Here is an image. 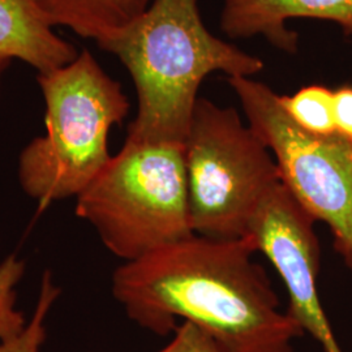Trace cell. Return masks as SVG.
I'll list each match as a JSON object with an SVG mask.
<instances>
[{
	"label": "cell",
	"instance_id": "cell-1",
	"mask_svg": "<svg viewBox=\"0 0 352 352\" xmlns=\"http://www.w3.org/2000/svg\"><path fill=\"white\" fill-rule=\"evenodd\" d=\"M256 252L251 236L193 234L120 265L113 298L131 320L162 337L183 317L222 352H294V340L305 331L280 312L276 289L253 260Z\"/></svg>",
	"mask_w": 352,
	"mask_h": 352
},
{
	"label": "cell",
	"instance_id": "cell-2",
	"mask_svg": "<svg viewBox=\"0 0 352 352\" xmlns=\"http://www.w3.org/2000/svg\"><path fill=\"white\" fill-rule=\"evenodd\" d=\"M100 47L132 77L138 113L126 140L138 142L184 145L206 76L252 77L264 69L263 59L208 30L199 0H151L138 20Z\"/></svg>",
	"mask_w": 352,
	"mask_h": 352
},
{
	"label": "cell",
	"instance_id": "cell-3",
	"mask_svg": "<svg viewBox=\"0 0 352 352\" xmlns=\"http://www.w3.org/2000/svg\"><path fill=\"white\" fill-rule=\"evenodd\" d=\"M37 81L46 132L20 153L17 176L41 213L52 202L77 197L109 164L110 131L126 119L131 103L88 50Z\"/></svg>",
	"mask_w": 352,
	"mask_h": 352
},
{
	"label": "cell",
	"instance_id": "cell-4",
	"mask_svg": "<svg viewBox=\"0 0 352 352\" xmlns=\"http://www.w3.org/2000/svg\"><path fill=\"white\" fill-rule=\"evenodd\" d=\"M76 215L124 263L193 235L184 145L126 139L76 197Z\"/></svg>",
	"mask_w": 352,
	"mask_h": 352
},
{
	"label": "cell",
	"instance_id": "cell-5",
	"mask_svg": "<svg viewBox=\"0 0 352 352\" xmlns=\"http://www.w3.org/2000/svg\"><path fill=\"white\" fill-rule=\"evenodd\" d=\"M184 148L193 232L248 236L260 202L282 183L270 151L234 107L206 98L196 103Z\"/></svg>",
	"mask_w": 352,
	"mask_h": 352
},
{
	"label": "cell",
	"instance_id": "cell-6",
	"mask_svg": "<svg viewBox=\"0 0 352 352\" xmlns=\"http://www.w3.org/2000/svg\"><path fill=\"white\" fill-rule=\"evenodd\" d=\"M247 123L273 154L280 182L315 221L327 223L334 248L352 270V140L298 126L280 96L252 77H227Z\"/></svg>",
	"mask_w": 352,
	"mask_h": 352
},
{
	"label": "cell",
	"instance_id": "cell-7",
	"mask_svg": "<svg viewBox=\"0 0 352 352\" xmlns=\"http://www.w3.org/2000/svg\"><path fill=\"white\" fill-rule=\"evenodd\" d=\"M315 218L279 183L260 202L248 236L270 260L289 292V314L325 352H342L318 298L320 244Z\"/></svg>",
	"mask_w": 352,
	"mask_h": 352
},
{
	"label": "cell",
	"instance_id": "cell-8",
	"mask_svg": "<svg viewBox=\"0 0 352 352\" xmlns=\"http://www.w3.org/2000/svg\"><path fill=\"white\" fill-rule=\"evenodd\" d=\"M336 23L352 37V0H223L219 25L232 39L261 36L278 50L295 54L299 37L291 19Z\"/></svg>",
	"mask_w": 352,
	"mask_h": 352
},
{
	"label": "cell",
	"instance_id": "cell-9",
	"mask_svg": "<svg viewBox=\"0 0 352 352\" xmlns=\"http://www.w3.org/2000/svg\"><path fill=\"white\" fill-rule=\"evenodd\" d=\"M54 29L37 0H0V56L29 64L38 75L62 68L78 51Z\"/></svg>",
	"mask_w": 352,
	"mask_h": 352
},
{
	"label": "cell",
	"instance_id": "cell-10",
	"mask_svg": "<svg viewBox=\"0 0 352 352\" xmlns=\"http://www.w3.org/2000/svg\"><path fill=\"white\" fill-rule=\"evenodd\" d=\"M52 28L64 26L98 46L148 10L151 0H37Z\"/></svg>",
	"mask_w": 352,
	"mask_h": 352
},
{
	"label": "cell",
	"instance_id": "cell-11",
	"mask_svg": "<svg viewBox=\"0 0 352 352\" xmlns=\"http://www.w3.org/2000/svg\"><path fill=\"white\" fill-rule=\"evenodd\" d=\"M280 102L289 118L302 129L327 136L337 132L334 91L312 85L292 96H280Z\"/></svg>",
	"mask_w": 352,
	"mask_h": 352
},
{
	"label": "cell",
	"instance_id": "cell-12",
	"mask_svg": "<svg viewBox=\"0 0 352 352\" xmlns=\"http://www.w3.org/2000/svg\"><path fill=\"white\" fill-rule=\"evenodd\" d=\"M25 273V263L10 254L0 263V343L20 336L28 322L23 312L16 309V287Z\"/></svg>",
	"mask_w": 352,
	"mask_h": 352
},
{
	"label": "cell",
	"instance_id": "cell-13",
	"mask_svg": "<svg viewBox=\"0 0 352 352\" xmlns=\"http://www.w3.org/2000/svg\"><path fill=\"white\" fill-rule=\"evenodd\" d=\"M59 295L60 289L54 283L50 272H46L42 277L37 305L30 322H28L20 336L13 340L1 342L0 352H41L46 340L45 321Z\"/></svg>",
	"mask_w": 352,
	"mask_h": 352
},
{
	"label": "cell",
	"instance_id": "cell-14",
	"mask_svg": "<svg viewBox=\"0 0 352 352\" xmlns=\"http://www.w3.org/2000/svg\"><path fill=\"white\" fill-rule=\"evenodd\" d=\"M160 352H222L215 340L195 324L186 321L176 327L171 343Z\"/></svg>",
	"mask_w": 352,
	"mask_h": 352
},
{
	"label": "cell",
	"instance_id": "cell-15",
	"mask_svg": "<svg viewBox=\"0 0 352 352\" xmlns=\"http://www.w3.org/2000/svg\"><path fill=\"white\" fill-rule=\"evenodd\" d=\"M337 132L352 140V88L343 87L334 91Z\"/></svg>",
	"mask_w": 352,
	"mask_h": 352
},
{
	"label": "cell",
	"instance_id": "cell-16",
	"mask_svg": "<svg viewBox=\"0 0 352 352\" xmlns=\"http://www.w3.org/2000/svg\"><path fill=\"white\" fill-rule=\"evenodd\" d=\"M13 60L8 59V58H4V56H0V88H1V80H3V76L6 74V71L8 69V67L11 65Z\"/></svg>",
	"mask_w": 352,
	"mask_h": 352
}]
</instances>
